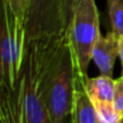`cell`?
Segmentation results:
<instances>
[{
  "mask_svg": "<svg viewBox=\"0 0 123 123\" xmlns=\"http://www.w3.org/2000/svg\"><path fill=\"white\" fill-rule=\"evenodd\" d=\"M81 78L87 77L92 51L100 37L99 13L95 0H80L66 30Z\"/></svg>",
  "mask_w": 123,
  "mask_h": 123,
  "instance_id": "1",
  "label": "cell"
},
{
  "mask_svg": "<svg viewBox=\"0 0 123 123\" xmlns=\"http://www.w3.org/2000/svg\"><path fill=\"white\" fill-rule=\"evenodd\" d=\"M18 79L23 87L27 123H52L43 96L41 55L37 40L26 41Z\"/></svg>",
  "mask_w": 123,
  "mask_h": 123,
  "instance_id": "2",
  "label": "cell"
},
{
  "mask_svg": "<svg viewBox=\"0 0 123 123\" xmlns=\"http://www.w3.org/2000/svg\"><path fill=\"white\" fill-rule=\"evenodd\" d=\"M65 31L63 0H31L25 22L26 41Z\"/></svg>",
  "mask_w": 123,
  "mask_h": 123,
  "instance_id": "3",
  "label": "cell"
},
{
  "mask_svg": "<svg viewBox=\"0 0 123 123\" xmlns=\"http://www.w3.org/2000/svg\"><path fill=\"white\" fill-rule=\"evenodd\" d=\"M118 56V38L116 35L112 31H109L105 37L100 35L92 51V61L97 66L100 74L112 77Z\"/></svg>",
  "mask_w": 123,
  "mask_h": 123,
  "instance_id": "4",
  "label": "cell"
},
{
  "mask_svg": "<svg viewBox=\"0 0 123 123\" xmlns=\"http://www.w3.org/2000/svg\"><path fill=\"white\" fill-rule=\"evenodd\" d=\"M83 80L84 79L78 74L71 110L74 123H99L95 108L84 90Z\"/></svg>",
  "mask_w": 123,
  "mask_h": 123,
  "instance_id": "5",
  "label": "cell"
},
{
  "mask_svg": "<svg viewBox=\"0 0 123 123\" xmlns=\"http://www.w3.org/2000/svg\"><path fill=\"white\" fill-rule=\"evenodd\" d=\"M116 80L112 77L100 74L95 78H86L83 80V85L91 102H112L115 96Z\"/></svg>",
  "mask_w": 123,
  "mask_h": 123,
  "instance_id": "6",
  "label": "cell"
},
{
  "mask_svg": "<svg viewBox=\"0 0 123 123\" xmlns=\"http://www.w3.org/2000/svg\"><path fill=\"white\" fill-rule=\"evenodd\" d=\"M110 27L116 37L123 35V0H107Z\"/></svg>",
  "mask_w": 123,
  "mask_h": 123,
  "instance_id": "7",
  "label": "cell"
},
{
  "mask_svg": "<svg viewBox=\"0 0 123 123\" xmlns=\"http://www.w3.org/2000/svg\"><path fill=\"white\" fill-rule=\"evenodd\" d=\"M97 113L99 123H121L122 118L119 116L112 102H92Z\"/></svg>",
  "mask_w": 123,
  "mask_h": 123,
  "instance_id": "8",
  "label": "cell"
},
{
  "mask_svg": "<svg viewBox=\"0 0 123 123\" xmlns=\"http://www.w3.org/2000/svg\"><path fill=\"white\" fill-rule=\"evenodd\" d=\"M15 18L25 27V22L31 0H6Z\"/></svg>",
  "mask_w": 123,
  "mask_h": 123,
  "instance_id": "9",
  "label": "cell"
},
{
  "mask_svg": "<svg viewBox=\"0 0 123 123\" xmlns=\"http://www.w3.org/2000/svg\"><path fill=\"white\" fill-rule=\"evenodd\" d=\"M113 105H115L117 112L123 119V76L116 79Z\"/></svg>",
  "mask_w": 123,
  "mask_h": 123,
  "instance_id": "10",
  "label": "cell"
},
{
  "mask_svg": "<svg viewBox=\"0 0 123 123\" xmlns=\"http://www.w3.org/2000/svg\"><path fill=\"white\" fill-rule=\"evenodd\" d=\"M80 0H63V8H64V22H65L66 30L68 28L70 21L72 18L74 12L76 10Z\"/></svg>",
  "mask_w": 123,
  "mask_h": 123,
  "instance_id": "11",
  "label": "cell"
},
{
  "mask_svg": "<svg viewBox=\"0 0 123 123\" xmlns=\"http://www.w3.org/2000/svg\"><path fill=\"white\" fill-rule=\"evenodd\" d=\"M118 52H119V58L123 65V35L118 37Z\"/></svg>",
  "mask_w": 123,
  "mask_h": 123,
  "instance_id": "12",
  "label": "cell"
},
{
  "mask_svg": "<svg viewBox=\"0 0 123 123\" xmlns=\"http://www.w3.org/2000/svg\"><path fill=\"white\" fill-rule=\"evenodd\" d=\"M58 123H74V119H72V115L71 113H69V115H67L64 119H62Z\"/></svg>",
  "mask_w": 123,
  "mask_h": 123,
  "instance_id": "13",
  "label": "cell"
},
{
  "mask_svg": "<svg viewBox=\"0 0 123 123\" xmlns=\"http://www.w3.org/2000/svg\"><path fill=\"white\" fill-rule=\"evenodd\" d=\"M122 76H123V66H122Z\"/></svg>",
  "mask_w": 123,
  "mask_h": 123,
  "instance_id": "14",
  "label": "cell"
}]
</instances>
